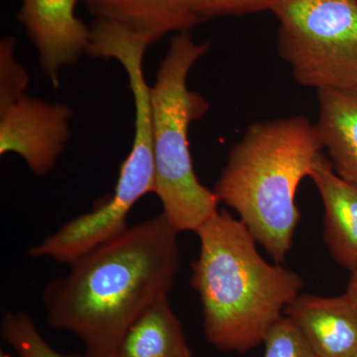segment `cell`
Returning <instances> with one entry per match:
<instances>
[{"label":"cell","instance_id":"obj_20","mask_svg":"<svg viewBox=\"0 0 357 357\" xmlns=\"http://www.w3.org/2000/svg\"><path fill=\"white\" fill-rule=\"evenodd\" d=\"M354 357H357V354H356V356H354Z\"/></svg>","mask_w":357,"mask_h":357},{"label":"cell","instance_id":"obj_12","mask_svg":"<svg viewBox=\"0 0 357 357\" xmlns=\"http://www.w3.org/2000/svg\"><path fill=\"white\" fill-rule=\"evenodd\" d=\"M96 20L109 21L149 37L152 43L171 33L189 32L198 18L185 0H84Z\"/></svg>","mask_w":357,"mask_h":357},{"label":"cell","instance_id":"obj_1","mask_svg":"<svg viewBox=\"0 0 357 357\" xmlns=\"http://www.w3.org/2000/svg\"><path fill=\"white\" fill-rule=\"evenodd\" d=\"M178 234L162 213L77 258L45 288L49 326L79 337L88 357H112L134 321L168 297L180 270Z\"/></svg>","mask_w":357,"mask_h":357},{"label":"cell","instance_id":"obj_5","mask_svg":"<svg viewBox=\"0 0 357 357\" xmlns=\"http://www.w3.org/2000/svg\"><path fill=\"white\" fill-rule=\"evenodd\" d=\"M278 52L301 86H357V0H278Z\"/></svg>","mask_w":357,"mask_h":357},{"label":"cell","instance_id":"obj_13","mask_svg":"<svg viewBox=\"0 0 357 357\" xmlns=\"http://www.w3.org/2000/svg\"><path fill=\"white\" fill-rule=\"evenodd\" d=\"M112 357H192L168 297L157 301L134 321Z\"/></svg>","mask_w":357,"mask_h":357},{"label":"cell","instance_id":"obj_17","mask_svg":"<svg viewBox=\"0 0 357 357\" xmlns=\"http://www.w3.org/2000/svg\"><path fill=\"white\" fill-rule=\"evenodd\" d=\"M277 1L278 0H185L199 23L222 16L270 11Z\"/></svg>","mask_w":357,"mask_h":357},{"label":"cell","instance_id":"obj_10","mask_svg":"<svg viewBox=\"0 0 357 357\" xmlns=\"http://www.w3.org/2000/svg\"><path fill=\"white\" fill-rule=\"evenodd\" d=\"M310 178L325 206L324 241L340 266L357 268V188L340 177L321 153Z\"/></svg>","mask_w":357,"mask_h":357},{"label":"cell","instance_id":"obj_6","mask_svg":"<svg viewBox=\"0 0 357 357\" xmlns=\"http://www.w3.org/2000/svg\"><path fill=\"white\" fill-rule=\"evenodd\" d=\"M135 107L132 147L122 163L114 192L63 225L28 250L34 258L48 257L72 264L91 249L128 229L129 211L143 197L154 192L155 171L150 86L143 79L130 86Z\"/></svg>","mask_w":357,"mask_h":357},{"label":"cell","instance_id":"obj_15","mask_svg":"<svg viewBox=\"0 0 357 357\" xmlns=\"http://www.w3.org/2000/svg\"><path fill=\"white\" fill-rule=\"evenodd\" d=\"M263 344L264 357H318L300 328L286 316L275 321Z\"/></svg>","mask_w":357,"mask_h":357},{"label":"cell","instance_id":"obj_2","mask_svg":"<svg viewBox=\"0 0 357 357\" xmlns=\"http://www.w3.org/2000/svg\"><path fill=\"white\" fill-rule=\"evenodd\" d=\"M196 234L201 249L191 284L201 299L204 335L218 351H250L263 344L304 282L278 263L265 261L248 227L225 211Z\"/></svg>","mask_w":357,"mask_h":357},{"label":"cell","instance_id":"obj_8","mask_svg":"<svg viewBox=\"0 0 357 357\" xmlns=\"http://www.w3.org/2000/svg\"><path fill=\"white\" fill-rule=\"evenodd\" d=\"M79 0H22L18 20L38 52L42 72L54 88L61 70L76 64L89 43V27L77 17Z\"/></svg>","mask_w":357,"mask_h":357},{"label":"cell","instance_id":"obj_9","mask_svg":"<svg viewBox=\"0 0 357 357\" xmlns=\"http://www.w3.org/2000/svg\"><path fill=\"white\" fill-rule=\"evenodd\" d=\"M318 357L357 354V303L347 294L335 298L298 296L284 310Z\"/></svg>","mask_w":357,"mask_h":357},{"label":"cell","instance_id":"obj_16","mask_svg":"<svg viewBox=\"0 0 357 357\" xmlns=\"http://www.w3.org/2000/svg\"><path fill=\"white\" fill-rule=\"evenodd\" d=\"M16 40L6 37L0 43V103L10 102L26 93L30 77L16 61Z\"/></svg>","mask_w":357,"mask_h":357},{"label":"cell","instance_id":"obj_18","mask_svg":"<svg viewBox=\"0 0 357 357\" xmlns=\"http://www.w3.org/2000/svg\"><path fill=\"white\" fill-rule=\"evenodd\" d=\"M352 300L357 303V268L351 272V280L347 286V293Z\"/></svg>","mask_w":357,"mask_h":357},{"label":"cell","instance_id":"obj_4","mask_svg":"<svg viewBox=\"0 0 357 357\" xmlns=\"http://www.w3.org/2000/svg\"><path fill=\"white\" fill-rule=\"evenodd\" d=\"M210 48V42L197 43L190 32L178 33L150 86L154 194L178 232H196L218 211L220 201L215 192L199 183L189 147L190 126L203 119L210 105L189 89L188 77Z\"/></svg>","mask_w":357,"mask_h":357},{"label":"cell","instance_id":"obj_3","mask_svg":"<svg viewBox=\"0 0 357 357\" xmlns=\"http://www.w3.org/2000/svg\"><path fill=\"white\" fill-rule=\"evenodd\" d=\"M323 150L316 126L306 117L257 122L232 148L215 184L218 201L238 213L278 264L292 248L300 222L296 192Z\"/></svg>","mask_w":357,"mask_h":357},{"label":"cell","instance_id":"obj_14","mask_svg":"<svg viewBox=\"0 0 357 357\" xmlns=\"http://www.w3.org/2000/svg\"><path fill=\"white\" fill-rule=\"evenodd\" d=\"M1 337L18 357H88L56 351L24 312H7L2 319Z\"/></svg>","mask_w":357,"mask_h":357},{"label":"cell","instance_id":"obj_11","mask_svg":"<svg viewBox=\"0 0 357 357\" xmlns=\"http://www.w3.org/2000/svg\"><path fill=\"white\" fill-rule=\"evenodd\" d=\"M319 140L333 170L357 188V86L317 91Z\"/></svg>","mask_w":357,"mask_h":357},{"label":"cell","instance_id":"obj_7","mask_svg":"<svg viewBox=\"0 0 357 357\" xmlns=\"http://www.w3.org/2000/svg\"><path fill=\"white\" fill-rule=\"evenodd\" d=\"M72 109L24 93L0 103V154L15 153L33 174L46 176L69 140Z\"/></svg>","mask_w":357,"mask_h":357},{"label":"cell","instance_id":"obj_19","mask_svg":"<svg viewBox=\"0 0 357 357\" xmlns=\"http://www.w3.org/2000/svg\"><path fill=\"white\" fill-rule=\"evenodd\" d=\"M0 357H9V356H6V354H3V352L1 351V354H0Z\"/></svg>","mask_w":357,"mask_h":357}]
</instances>
